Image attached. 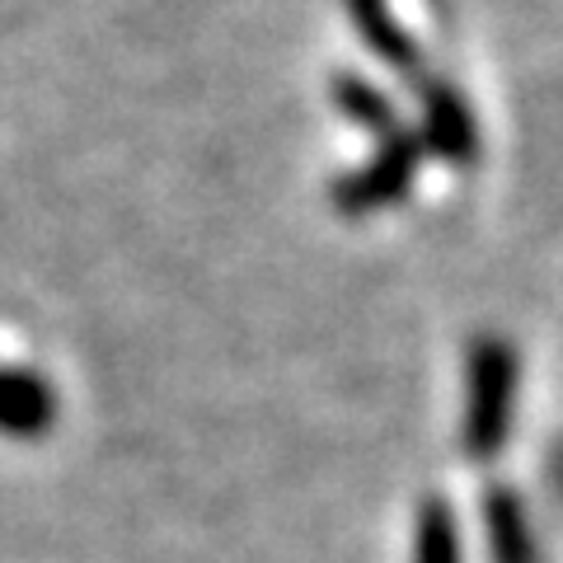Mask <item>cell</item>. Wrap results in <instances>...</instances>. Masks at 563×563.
Segmentation results:
<instances>
[{"label": "cell", "instance_id": "1", "mask_svg": "<svg viewBox=\"0 0 563 563\" xmlns=\"http://www.w3.org/2000/svg\"><path fill=\"white\" fill-rule=\"evenodd\" d=\"M517 399V352L498 333H484L470 352V395H465V451L493 461L512 428Z\"/></svg>", "mask_w": 563, "mask_h": 563}, {"label": "cell", "instance_id": "2", "mask_svg": "<svg viewBox=\"0 0 563 563\" xmlns=\"http://www.w3.org/2000/svg\"><path fill=\"white\" fill-rule=\"evenodd\" d=\"M418 155H422V141H413L409 132L385 136V151L376 155V161L366 165V169H357V174H352V179L339 188V207H343V211H376V207L399 202L404 188L413 184Z\"/></svg>", "mask_w": 563, "mask_h": 563}, {"label": "cell", "instance_id": "3", "mask_svg": "<svg viewBox=\"0 0 563 563\" xmlns=\"http://www.w3.org/2000/svg\"><path fill=\"white\" fill-rule=\"evenodd\" d=\"M422 141L446 155L455 165H470L474 151H479V132H474V118L465 109V99L451 90V85H428V95H422Z\"/></svg>", "mask_w": 563, "mask_h": 563}, {"label": "cell", "instance_id": "4", "mask_svg": "<svg viewBox=\"0 0 563 563\" xmlns=\"http://www.w3.org/2000/svg\"><path fill=\"white\" fill-rule=\"evenodd\" d=\"M52 422V395L43 380L20 376V372H0V428L14 437H33Z\"/></svg>", "mask_w": 563, "mask_h": 563}, {"label": "cell", "instance_id": "5", "mask_svg": "<svg viewBox=\"0 0 563 563\" xmlns=\"http://www.w3.org/2000/svg\"><path fill=\"white\" fill-rule=\"evenodd\" d=\"M484 512L493 536V563H536V540L526 531V512L512 493H493Z\"/></svg>", "mask_w": 563, "mask_h": 563}, {"label": "cell", "instance_id": "6", "mask_svg": "<svg viewBox=\"0 0 563 563\" xmlns=\"http://www.w3.org/2000/svg\"><path fill=\"white\" fill-rule=\"evenodd\" d=\"M352 20H357V29L366 33V43H372L385 62L418 66L413 38H404V33H399V24L390 20V10H385V0H352Z\"/></svg>", "mask_w": 563, "mask_h": 563}, {"label": "cell", "instance_id": "7", "mask_svg": "<svg viewBox=\"0 0 563 563\" xmlns=\"http://www.w3.org/2000/svg\"><path fill=\"white\" fill-rule=\"evenodd\" d=\"M413 563H461V536H455V512L442 498H428L418 512V544Z\"/></svg>", "mask_w": 563, "mask_h": 563}, {"label": "cell", "instance_id": "8", "mask_svg": "<svg viewBox=\"0 0 563 563\" xmlns=\"http://www.w3.org/2000/svg\"><path fill=\"white\" fill-rule=\"evenodd\" d=\"M333 99H339V109L352 122H362V128H372L380 136H395V109H390V99H385L376 85H366L357 76H343L339 85H333Z\"/></svg>", "mask_w": 563, "mask_h": 563}]
</instances>
